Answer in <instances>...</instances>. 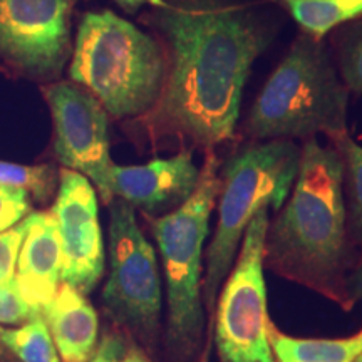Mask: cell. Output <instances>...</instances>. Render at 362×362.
Masks as SVG:
<instances>
[{
    "label": "cell",
    "mask_w": 362,
    "mask_h": 362,
    "mask_svg": "<svg viewBox=\"0 0 362 362\" xmlns=\"http://www.w3.org/2000/svg\"><path fill=\"white\" fill-rule=\"evenodd\" d=\"M151 8L166 76L160 101L141 116L144 133L211 151L233 138L243 88L272 27L245 0H163Z\"/></svg>",
    "instance_id": "1"
},
{
    "label": "cell",
    "mask_w": 362,
    "mask_h": 362,
    "mask_svg": "<svg viewBox=\"0 0 362 362\" xmlns=\"http://www.w3.org/2000/svg\"><path fill=\"white\" fill-rule=\"evenodd\" d=\"M264 267L349 312L346 280L354 260L347 235L344 165L315 136L300 149L297 178L282 211L269 223Z\"/></svg>",
    "instance_id": "2"
},
{
    "label": "cell",
    "mask_w": 362,
    "mask_h": 362,
    "mask_svg": "<svg viewBox=\"0 0 362 362\" xmlns=\"http://www.w3.org/2000/svg\"><path fill=\"white\" fill-rule=\"evenodd\" d=\"M220 192L218 158L206 151L197 188L183 205L149 220L161 257L166 296L165 344L171 362H197L205 334L202 298L205 240Z\"/></svg>",
    "instance_id": "3"
},
{
    "label": "cell",
    "mask_w": 362,
    "mask_h": 362,
    "mask_svg": "<svg viewBox=\"0 0 362 362\" xmlns=\"http://www.w3.org/2000/svg\"><path fill=\"white\" fill-rule=\"evenodd\" d=\"M69 74L115 117H141L160 101L166 64L160 42L110 11L81 21Z\"/></svg>",
    "instance_id": "4"
},
{
    "label": "cell",
    "mask_w": 362,
    "mask_h": 362,
    "mask_svg": "<svg viewBox=\"0 0 362 362\" xmlns=\"http://www.w3.org/2000/svg\"><path fill=\"white\" fill-rule=\"evenodd\" d=\"M300 149L293 139H270L240 148L220 171L218 220L205 255L202 298L214 314L220 288L242 243L248 223L260 208L280 210L297 178Z\"/></svg>",
    "instance_id": "5"
},
{
    "label": "cell",
    "mask_w": 362,
    "mask_h": 362,
    "mask_svg": "<svg viewBox=\"0 0 362 362\" xmlns=\"http://www.w3.org/2000/svg\"><path fill=\"white\" fill-rule=\"evenodd\" d=\"M349 89L339 79L327 47L300 35L253 104L247 131L253 139L330 138L347 133Z\"/></svg>",
    "instance_id": "6"
},
{
    "label": "cell",
    "mask_w": 362,
    "mask_h": 362,
    "mask_svg": "<svg viewBox=\"0 0 362 362\" xmlns=\"http://www.w3.org/2000/svg\"><path fill=\"white\" fill-rule=\"evenodd\" d=\"M103 302L116 324L146 351H155L161 334L163 285L156 252L134 215V206L110 203V277Z\"/></svg>",
    "instance_id": "7"
},
{
    "label": "cell",
    "mask_w": 362,
    "mask_h": 362,
    "mask_svg": "<svg viewBox=\"0 0 362 362\" xmlns=\"http://www.w3.org/2000/svg\"><path fill=\"white\" fill-rule=\"evenodd\" d=\"M270 208L253 216L215 307V346L220 362H275L267 337L264 245Z\"/></svg>",
    "instance_id": "8"
},
{
    "label": "cell",
    "mask_w": 362,
    "mask_h": 362,
    "mask_svg": "<svg viewBox=\"0 0 362 362\" xmlns=\"http://www.w3.org/2000/svg\"><path fill=\"white\" fill-rule=\"evenodd\" d=\"M56 131L57 160L64 168L84 175L98 188L101 200H115L110 188L111 161L107 112L88 89L72 83L44 88Z\"/></svg>",
    "instance_id": "9"
},
{
    "label": "cell",
    "mask_w": 362,
    "mask_h": 362,
    "mask_svg": "<svg viewBox=\"0 0 362 362\" xmlns=\"http://www.w3.org/2000/svg\"><path fill=\"white\" fill-rule=\"evenodd\" d=\"M62 247V282L88 296L104 274V240L98 197L84 175L61 170L52 206Z\"/></svg>",
    "instance_id": "10"
},
{
    "label": "cell",
    "mask_w": 362,
    "mask_h": 362,
    "mask_svg": "<svg viewBox=\"0 0 362 362\" xmlns=\"http://www.w3.org/2000/svg\"><path fill=\"white\" fill-rule=\"evenodd\" d=\"M71 0H0V52L27 69L57 72L69 52Z\"/></svg>",
    "instance_id": "11"
},
{
    "label": "cell",
    "mask_w": 362,
    "mask_h": 362,
    "mask_svg": "<svg viewBox=\"0 0 362 362\" xmlns=\"http://www.w3.org/2000/svg\"><path fill=\"white\" fill-rule=\"evenodd\" d=\"M200 180L193 151L158 158L136 166H111L110 188L115 198L141 208L144 214H170L192 197Z\"/></svg>",
    "instance_id": "12"
},
{
    "label": "cell",
    "mask_w": 362,
    "mask_h": 362,
    "mask_svg": "<svg viewBox=\"0 0 362 362\" xmlns=\"http://www.w3.org/2000/svg\"><path fill=\"white\" fill-rule=\"evenodd\" d=\"M27 232L16 267V282L24 300L39 312L62 282V247L51 211L27 215Z\"/></svg>",
    "instance_id": "13"
},
{
    "label": "cell",
    "mask_w": 362,
    "mask_h": 362,
    "mask_svg": "<svg viewBox=\"0 0 362 362\" xmlns=\"http://www.w3.org/2000/svg\"><path fill=\"white\" fill-rule=\"evenodd\" d=\"M62 362H89L99 346L98 312L88 297L61 282L40 310Z\"/></svg>",
    "instance_id": "14"
},
{
    "label": "cell",
    "mask_w": 362,
    "mask_h": 362,
    "mask_svg": "<svg viewBox=\"0 0 362 362\" xmlns=\"http://www.w3.org/2000/svg\"><path fill=\"white\" fill-rule=\"evenodd\" d=\"M267 337L275 362H354L362 354V327L349 337L302 339L287 336L269 319Z\"/></svg>",
    "instance_id": "15"
},
{
    "label": "cell",
    "mask_w": 362,
    "mask_h": 362,
    "mask_svg": "<svg viewBox=\"0 0 362 362\" xmlns=\"http://www.w3.org/2000/svg\"><path fill=\"white\" fill-rule=\"evenodd\" d=\"M344 165V200L351 247L362 250V146L349 134L332 138Z\"/></svg>",
    "instance_id": "16"
},
{
    "label": "cell",
    "mask_w": 362,
    "mask_h": 362,
    "mask_svg": "<svg viewBox=\"0 0 362 362\" xmlns=\"http://www.w3.org/2000/svg\"><path fill=\"white\" fill-rule=\"evenodd\" d=\"M285 4L297 24L315 39L362 17V0H285Z\"/></svg>",
    "instance_id": "17"
},
{
    "label": "cell",
    "mask_w": 362,
    "mask_h": 362,
    "mask_svg": "<svg viewBox=\"0 0 362 362\" xmlns=\"http://www.w3.org/2000/svg\"><path fill=\"white\" fill-rule=\"evenodd\" d=\"M0 344L19 362H61L42 314L17 329L0 327Z\"/></svg>",
    "instance_id": "18"
},
{
    "label": "cell",
    "mask_w": 362,
    "mask_h": 362,
    "mask_svg": "<svg viewBox=\"0 0 362 362\" xmlns=\"http://www.w3.org/2000/svg\"><path fill=\"white\" fill-rule=\"evenodd\" d=\"M0 185L25 189L35 200L45 203L57 188V171L51 165L24 166L0 161Z\"/></svg>",
    "instance_id": "19"
},
{
    "label": "cell",
    "mask_w": 362,
    "mask_h": 362,
    "mask_svg": "<svg viewBox=\"0 0 362 362\" xmlns=\"http://www.w3.org/2000/svg\"><path fill=\"white\" fill-rule=\"evenodd\" d=\"M339 69L346 88L362 93V17L344 34L339 47Z\"/></svg>",
    "instance_id": "20"
},
{
    "label": "cell",
    "mask_w": 362,
    "mask_h": 362,
    "mask_svg": "<svg viewBox=\"0 0 362 362\" xmlns=\"http://www.w3.org/2000/svg\"><path fill=\"white\" fill-rule=\"evenodd\" d=\"M37 314L40 312L24 300L16 279L0 284V324L21 325Z\"/></svg>",
    "instance_id": "21"
},
{
    "label": "cell",
    "mask_w": 362,
    "mask_h": 362,
    "mask_svg": "<svg viewBox=\"0 0 362 362\" xmlns=\"http://www.w3.org/2000/svg\"><path fill=\"white\" fill-rule=\"evenodd\" d=\"M33 210L25 189L0 185V233L19 225Z\"/></svg>",
    "instance_id": "22"
},
{
    "label": "cell",
    "mask_w": 362,
    "mask_h": 362,
    "mask_svg": "<svg viewBox=\"0 0 362 362\" xmlns=\"http://www.w3.org/2000/svg\"><path fill=\"white\" fill-rule=\"evenodd\" d=\"M27 218V216H25ZM0 233V284L16 279V267L22 242L25 238L27 220Z\"/></svg>",
    "instance_id": "23"
},
{
    "label": "cell",
    "mask_w": 362,
    "mask_h": 362,
    "mask_svg": "<svg viewBox=\"0 0 362 362\" xmlns=\"http://www.w3.org/2000/svg\"><path fill=\"white\" fill-rule=\"evenodd\" d=\"M346 291L349 302L354 307L357 302L362 300V259L354 264L346 280Z\"/></svg>",
    "instance_id": "24"
},
{
    "label": "cell",
    "mask_w": 362,
    "mask_h": 362,
    "mask_svg": "<svg viewBox=\"0 0 362 362\" xmlns=\"http://www.w3.org/2000/svg\"><path fill=\"white\" fill-rule=\"evenodd\" d=\"M123 342L124 341L121 337L112 336V334H106V336L103 337L101 344L98 346L96 354H94V357L89 362H110L111 357L117 352V349L123 346Z\"/></svg>",
    "instance_id": "25"
},
{
    "label": "cell",
    "mask_w": 362,
    "mask_h": 362,
    "mask_svg": "<svg viewBox=\"0 0 362 362\" xmlns=\"http://www.w3.org/2000/svg\"><path fill=\"white\" fill-rule=\"evenodd\" d=\"M110 362H151L148 359V356L139 349V347L128 346V344L123 342V346L117 349L115 356L111 357Z\"/></svg>",
    "instance_id": "26"
},
{
    "label": "cell",
    "mask_w": 362,
    "mask_h": 362,
    "mask_svg": "<svg viewBox=\"0 0 362 362\" xmlns=\"http://www.w3.org/2000/svg\"><path fill=\"white\" fill-rule=\"evenodd\" d=\"M121 7L126 8V11H136L144 4L151 7H161L163 6V0H116Z\"/></svg>",
    "instance_id": "27"
},
{
    "label": "cell",
    "mask_w": 362,
    "mask_h": 362,
    "mask_svg": "<svg viewBox=\"0 0 362 362\" xmlns=\"http://www.w3.org/2000/svg\"><path fill=\"white\" fill-rule=\"evenodd\" d=\"M0 362H17L16 357H13L12 354H8L6 347L0 344Z\"/></svg>",
    "instance_id": "28"
},
{
    "label": "cell",
    "mask_w": 362,
    "mask_h": 362,
    "mask_svg": "<svg viewBox=\"0 0 362 362\" xmlns=\"http://www.w3.org/2000/svg\"><path fill=\"white\" fill-rule=\"evenodd\" d=\"M354 362H362V354H361V356H357L356 359H354Z\"/></svg>",
    "instance_id": "29"
}]
</instances>
